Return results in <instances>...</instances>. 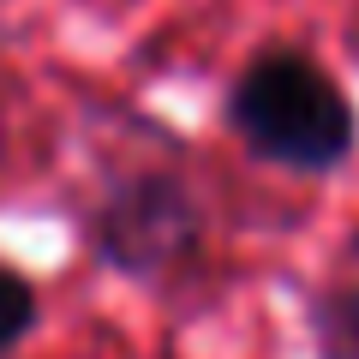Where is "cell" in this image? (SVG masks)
I'll use <instances>...</instances> for the list:
<instances>
[{
    "instance_id": "cell-1",
    "label": "cell",
    "mask_w": 359,
    "mask_h": 359,
    "mask_svg": "<svg viewBox=\"0 0 359 359\" xmlns=\"http://www.w3.org/2000/svg\"><path fill=\"white\" fill-rule=\"evenodd\" d=\"M222 126L282 174H335L359 150V108L318 54L276 42L233 72Z\"/></svg>"
},
{
    "instance_id": "cell-2",
    "label": "cell",
    "mask_w": 359,
    "mask_h": 359,
    "mask_svg": "<svg viewBox=\"0 0 359 359\" xmlns=\"http://www.w3.org/2000/svg\"><path fill=\"white\" fill-rule=\"evenodd\" d=\"M90 257L126 282H168L204 252V204L168 168H120L84 216Z\"/></svg>"
},
{
    "instance_id": "cell-3",
    "label": "cell",
    "mask_w": 359,
    "mask_h": 359,
    "mask_svg": "<svg viewBox=\"0 0 359 359\" xmlns=\"http://www.w3.org/2000/svg\"><path fill=\"white\" fill-rule=\"evenodd\" d=\"M306 330L318 359H359V282H323L306 306Z\"/></svg>"
},
{
    "instance_id": "cell-4",
    "label": "cell",
    "mask_w": 359,
    "mask_h": 359,
    "mask_svg": "<svg viewBox=\"0 0 359 359\" xmlns=\"http://www.w3.org/2000/svg\"><path fill=\"white\" fill-rule=\"evenodd\" d=\"M36 323H42V294H36V282L0 257V359L13 353V347H25L30 335H36Z\"/></svg>"
}]
</instances>
